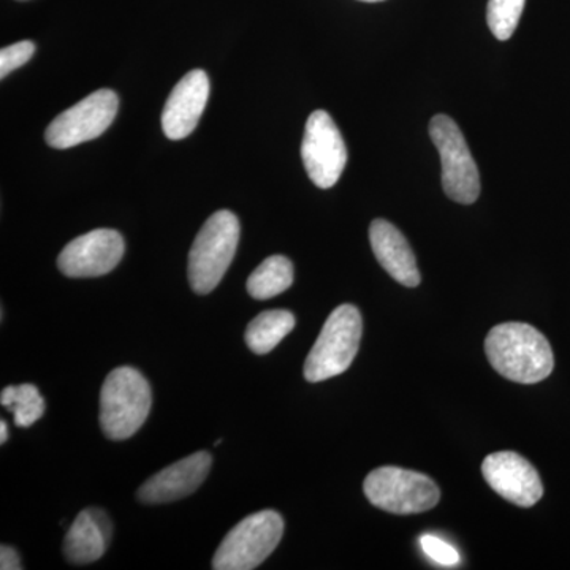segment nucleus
Listing matches in <instances>:
<instances>
[{"label":"nucleus","instance_id":"nucleus-14","mask_svg":"<svg viewBox=\"0 0 570 570\" xmlns=\"http://www.w3.org/2000/svg\"><path fill=\"white\" fill-rule=\"evenodd\" d=\"M370 242L379 264L396 283L406 287H417L422 281L417 261L406 236L401 234L395 225L385 219L373 220L370 227Z\"/></svg>","mask_w":570,"mask_h":570},{"label":"nucleus","instance_id":"nucleus-10","mask_svg":"<svg viewBox=\"0 0 570 570\" xmlns=\"http://www.w3.org/2000/svg\"><path fill=\"white\" fill-rule=\"evenodd\" d=\"M122 255L121 234L111 228H97L63 247L58 266L69 277L104 276L118 266Z\"/></svg>","mask_w":570,"mask_h":570},{"label":"nucleus","instance_id":"nucleus-23","mask_svg":"<svg viewBox=\"0 0 570 570\" xmlns=\"http://www.w3.org/2000/svg\"><path fill=\"white\" fill-rule=\"evenodd\" d=\"M7 439H9V428H7V423L0 422V444H6Z\"/></svg>","mask_w":570,"mask_h":570},{"label":"nucleus","instance_id":"nucleus-7","mask_svg":"<svg viewBox=\"0 0 570 570\" xmlns=\"http://www.w3.org/2000/svg\"><path fill=\"white\" fill-rule=\"evenodd\" d=\"M430 137L441 156L444 193L456 204H474L480 195V175L460 127L449 116L438 115L431 119Z\"/></svg>","mask_w":570,"mask_h":570},{"label":"nucleus","instance_id":"nucleus-1","mask_svg":"<svg viewBox=\"0 0 570 570\" xmlns=\"http://www.w3.org/2000/svg\"><path fill=\"white\" fill-rule=\"evenodd\" d=\"M485 352L502 377L519 384H538L554 367L549 340L534 326L521 322H505L490 330Z\"/></svg>","mask_w":570,"mask_h":570},{"label":"nucleus","instance_id":"nucleus-17","mask_svg":"<svg viewBox=\"0 0 570 570\" xmlns=\"http://www.w3.org/2000/svg\"><path fill=\"white\" fill-rule=\"evenodd\" d=\"M294 283V265L284 255H272L254 269L247 279V292L255 299H269L284 294Z\"/></svg>","mask_w":570,"mask_h":570},{"label":"nucleus","instance_id":"nucleus-16","mask_svg":"<svg viewBox=\"0 0 570 570\" xmlns=\"http://www.w3.org/2000/svg\"><path fill=\"white\" fill-rule=\"evenodd\" d=\"M295 316L291 311H265L247 325L246 344L254 354L265 355L295 328Z\"/></svg>","mask_w":570,"mask_h":570},{"label":"nucleus","instance_id":"nucleus-22","mask_svg":"<svg viewBox=\"0 0 570 570\" xmlns=\"http://www.w3.org/2000/svg\"><path fill=\"white\" fill-rule=\"evenodd\" d=\"M0 569L2 570H21V560L18 551L10 546L0 547Z\"/></svg>","mask_w":570,"mask_h":570},{"label":"nucleus","instance_id":"nucleus-24","mask_svg":"<svg viewBox=\"0 0 570 570\" xmlns=\"http://www.w3.org/2000/svg\"><path fill=\"white\" fill-rule=\"evenodd\" d=\"M362 2H382V0H362Z\"/></svg>","mask_w":570,"mask_h":570},{"label":"nucleus","instance_id":"nucleus-2","mask_svg":"<svg viewBox=\"0 0 570 570\" xmlns=\"http://www.w3.org/2000/svg\"><path fill=\"white\" fill-rule=\"evenodd\" d=\"M153 393L140 371L116 367L100 392V426L111 441L132 438L151 411Z\"/></svg>","mask_w":570,"mask_h":570},{"label":"nucleus","instance_id":"nucleus-4","mask_svg":"<svg viewBox=\"0 0 570 570\" xmlns=\"http://www.w3.org/2000/svg\"><path fill=\"white\" fill-rule=\"evenodd\" d=\"M362 314L354 305L337 306L326 318L305 363L307 382L340 376L351 367L362 341Z\"/></svg>","mask_w":570,"mask_h":570},{"label":"nucleus","instance_id":"nucleus-20","mask_svg":"<svg viewBox=\"0 0 570 570\" xmlns=\"http://www.w3.org/2000/svg\"><path fill=\"white\" fill-rule=\"evenodd\" d=\"M33 52H36V45L32 41L24 40L18 43L10 45L0 51V78H6L11 71L20 69L31 61Z\"/></svg>","mask_w":570,"mask_h":570},{"label":"nucleus","instance_id":"nucleus-3","mask_svg":"<svg viewBox=\"0 0 570 570\" xmlns=\"http://www.w3.org/2000/svg\"><path fill=\"white\" fill-rule=\"evenodd\" d=\"M238 242L239 220L234 213L223 209L206 220L190 247L187 265L195 294H209L219 285L234 261Z\"/></svg>","mask_w":570,"mask_h":570},{"label":"nucleus","instance_id":"nucleus-8","mask_svg":"<svg viewBox=\"0 0 570 570\" xmlns=\"http://www.w3.org/2000/svg\"><path fill=\"white\" fill-rule=\"evenodd\" d=\"M118 107V96L110 89L92 92L55 118L45 132V140L56 149H69L91 141L111 126Z\"/></svg>","mask_w":570,"mask_h":570},{"label":"nucleus","instance_id":"nucleus-12","mask_svg":"<svg viewBox=\"0 0 570 570\" xmlns=\"http://www.w3.org/2000/svg\"><path fill=\"white\" fill-rule=\"evenodd\" d=\"M209 97V78L205 70H193L175 86L163 111L164 134L170 140L189 137L204 115Z\"/></svg>","mask_w":570,"mask_h":570},{"label":"nucleus","instance_id":"nucleus-11","mask_svg":"<svg viewBox=\"0 0 570 570\" xmlns=\"http://www.w3.org/2000/svg\"><path fill=\"white\" fill-rule=\"evenodd\" d=\"M482 474L499 497L519 508H532L543 497L539 472L519 453H491L483 460Z\"/></svg>","mask_w":570,"mask_h":570},{"label":"nucleus","instance_id":"nucleus-21","mask_svg":"<svg viewBox=\"0 0 570 570\" xmlns=\"http://www.w3.org/2000/svg\"><path fill=\"white\" fill-rule=\"evenodd\" d=\"M420 543H422V549L428 557L439 562V564L445 566V568H455V566L459 564V551L455 550V547L445 542V540L434 538V535H423V538L420 539Z\"/></svg>","mask_w":570,"mask_h":570},{"label":"nucleus","instance_id":"nucleus-13","mask_svg":"<svg viewBox=\"0 0 570 570\" xmlns=\"http://www.w3.org/2000/svg\"><path fill=\"white\" fill-rule=\"evenodd\" d=\"M212 455L197 452L163 469L142 483L137 497L145 504H165L195 493L208 478Z\"/></svg>","mask_w":570,"mask_h":570},{"label":"nucleus","instance_id":"nucleus-9","mask_svg":"<svg viewBox=\"0 0 570 570\" xmlns=\"http://www.w3.org/2000/svg\"><path fill=\"white\" fill-rule=\"evenodd\" d=\"M302 159L311 181L321 189H330L340 181L347 164V148L328 112L317 110L307 118Z\"/></svg>","mask_w":570,"mask_h":570},{"label":"nucleus","instance_id":"nucleus-6","mask_svg":"<svg viewBox=\"0 0 570 570\" xmlns=\"http://www.w3.org/2000/svg\"><path fill=\"white\" fill-rule=\"evenodd\" d=\"M363 490L371 504L396 515L426 512L436 508L441 498L433 479L396 466L379 468L371 472Z\"/></svg>","mask_w":570,"mask_h":570},{"label":"nucleus","instance_id":"nucleus-15","mask_svg":"<svg viewBox=\"0 0 570 570\" xmlns=\"http://www.w3.org/2000/svg\"><path fill=\"white\" fill-rule=\"evenodd\" d=\"M111 521L100 509L82 510L63 540V554L73 564L100 560L110 546Z\"/></svg>","mask_w":570,"mask_h":570},{"label":"nucleus","instance_id":"nucleus-18","mask_svg":"<svg viewBox=\"0 0 570 570\" xmlns=\"http://www.w3.org/2000/svg\"><path fill=\"white\" fill-rule=\"evenodd\" d=\"M0 404L13 414L18 426H32L43 417L45 400L32 384L10 385L0 393Z\"/></svg>","mask_w":570,"mask_h":570},{"label":"nucleus","instance_id":"nucleus-19","mask_svg":"<svg viewBox=\"0 0 570 570\" xmlns=\"http://www.w3.org/2000/svg\"><path fill=\"white\" fill-rule=\"evenodd\" d=\"M527 0H490L487 22L498 40H509L519 26Z\"/></svg>","mask_w":570,"mask_h":570},{"label":"nucleus","instance_id":"nucleus-5","mask_svg":"<svg viewBox=\"0 0 570 570\" xmlns=\"http://www.w3.org/2000/svg\"><path fill=\"white\" fill-rule=\"evenodd\" d=\"M284 520L275 510L253 513L225 535L213 558L214 570H253L276 550Z\"/></svg>","mask_w":570,"mask_h":570}]
</instances>
